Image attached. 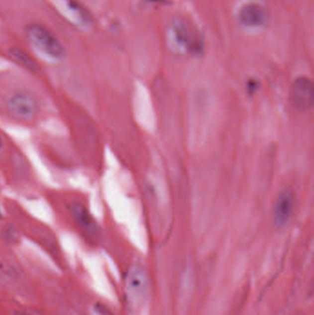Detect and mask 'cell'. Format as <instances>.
<instances>
[{"mask_svg":"<svg viewBox=\"0 0 314 315\" xmlns=\"http://www.w3.org/2000/svg\"><path fill=\"white\" fill-rule=\"evenodd\" d=\"M294 195L289 189H284L277 196L274 208V222L281 228L290 220L294 209Z\"/></svg>","mask_w":314,"mask_h":315,"instance_id":"52a82bcc","label":"cell"},{"mask_svg":"<svg viewBox=\"0 0 314 315\" xmlns=\"http://www.w3.org/2000/svg\"><path fill=\"white\" fill-rule=\"evenodd\" d=\"M71 213L74 216L75 220L79 223L81 228L87 229L88 231H93L96 229V224L83 205L79 203L72 205Z\"/></svg>","mask_w":314,"mask_h":315,"instance_id":"ba28073f","label":"cell"},{"mask_svg":"<svg viewBox=\"0 0 314 315\" xmlns=\"http://www.w3.org/2000/svg\"><path fill=\"white\" fill-rule=\"evenodd\" d=\"M88 315H112L109 309L101 303H95L89 310Z\"/></svg>","mask_w":314,"mask_h":315,"instance_id":"30bf717a","label":"cell"},{"mask_svg":"<svg viewBox=\"0 0 314 315\" xmlns=\"http://www.w3.org/2000/svg\"><path fill=\"white\" fill-rule=\"evenodd\" d=\"M10 54L13 58L22 65L24 68H28L31 71H38L39 70V65L37 62L31 57L28 53H26L24 50L19 49V48H14L10 50Z\"/></svg>","mask_w":314,"mask_h":315,"instance_id":"9c48e42d","label":"cell"},{"mask_svg":"<svg viewBox=\"0 0 314 315\" xmlns=\"http://www.w3.org/2000/svg\"><path fill=\"white\" fill-rule=\"evenodd\" d=\"M148 278L143 266H131L125 276L124 292L132 308H137L145 301L148 293Z\"/></svg>","mask_w":314,"mask_h":315,"instance_id":"7a4b0ae2","label":"cell"},{"mask_svg":"<svg viewBox=\"0 0 314 315\" xmlns=\"http://www.w3.org/2000/svg\"><path fill=\"white\" fill-rule=\"evenodd\" d=\"M269 12L265 8L258 3H247L239 10L238 13V20L240 24L251 30L256 29H263L266 25L269 23Z\"/></svg>","mask_w":314,"mask_h":315,"instance_id":"277c9868","label":"cell"},{"mask_svg":"<svg viewBox=\"0 0 314 315\" xmlns=\"http://www.w3.org/2000/svg\"><path fill=\"white\" fill-rule=\"evenodd\" d=\"M7 108L13 116L30 120L36 113L37 103L29 93H16L7 100Z\"/></svg>","mask_w":314,"mask_h":315,"instance_id":"5b68a950","label":"cell"},{"mask_svg":"<svg viewBox=\"0 0 314 315\" xmlns=\"http://www.w3.org/2000/svg\"><path fill=\"white\" fill-rule=\"evenodd\" d=\"M149 1H153V2H158V1H160V0H149Z\"/></svg>","mask_w":314,"mask_h":315,"instance_id":"7c38bea8","label":"cell"},{"mask_svg":"<svg viewBox=\"0 0 314 315\" xmlns=\"http://www.w3.org/2000/svg\"><path fill=\"white\" fill-rule=\"evenodd\" d=\"M171 31L173 42L181 49L197 54L202 51V41L187 21L182 19L173 20Z\"/></svg>","mask_w":314,"mask_h":315,"instance_id":"3957f363","label":"cell"},{"mask_svg":"<svg viewBox=\"0 0 314 315\" xmlns=\"http://www.w3.org/2000/svg\"><path fill=\"white\" fill-rule=\"evenodd\" d=\"M2 147V140H1V138H0V148Z\"/></svg>","mask_w":314,"mask_h":315,"instance_id":"8fae6325","label":"cell"},{"mask_svg":"<svg viewBox=\"0 0 314 315\" xmlns=\"http://www.w3.org/2000/svg\"><path fill=\"white\" fill-rule=\"evenodd\" d=\"M26 35L31 45L48 57L61 59L66 55V50L58 38L43 25L38 23L28 25Z\"/></svg>","mask_w":314,"mask_h":315,"instance_id":"6da1fadb","label":"cell"},{"mask_svg":"<svg viewBox=\"0 0 314 315\" xmlns=\"http://www.w3.org/2000/svg\"><path fill=\"white\" fill-rule=\"evenodd\" d=\"M290 99L296 108L306 111L313 107L314 99V84L305 77L297 79L291 87Z\"/></svg>","mask_w":314,"mask_h":315,"instance_id":"8992f818","label":"cell"}]
</instances>
